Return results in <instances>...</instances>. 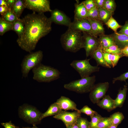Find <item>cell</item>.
I'll list each match as a JSON object with an SVG mask.
<instances>
[{"mask_svg":"<svg viewBox=\"0 0 128 128\" xmlns=\"http://www.w3.org/2000/svg\"><path fill=\"white\" fill-rule=\"evenodd\" d=\"M117 126L115 125H111L108 128H117Z\"/></svg>","mask_w":128,"mask_h":128,"instance_id":"50","label":"cell"},{"mask_svg":"<svg viewBox=\"0 0 128 128\" xmlns=\"http://www.w3.org/2000/svg\"><path fill=\"white\" fill-rule=\"evenodd\" d=\"M82 32L68 28L60 39L63 49L66 51L75 53L82 48Z\"/></svg>","mask_w":128,"mask_h":128,"instance_id":"2","label":"cell"},{"mask_svg":"<svg viewBox=\"0 0 128 128\" xmlns=\"http://www.w3.org/2000/svg\"><path fill=\"white\" fill-rule=\"evenodd\" d=\"M117 32L128 36V20L126 21L124 24L121 26L120 30Z\"/></svg>","mask_w":128,"mask_h":128,"instance_id":"40","label":"cell"},{"mask_svg":"<svg viewBox=\"0 0 128 128\" xmlns=\"http://www.w3.org/2000/svg\"><path fill=\"white\" fill-rule=\"evenodd\" d=\"M18 128H20L18 127ZM22 128H39L37 127L36 125H33V126L32 127H23Z\"/></svg>","mask_w":128,"mask_h":128,"instance_id":"49","label":"cell"},{"mask_svg":"<svg viewBox=\"0 0 128 128\" xmlns=\"http://www.w3.org/2000/svg\"><path fill=\"white\" fill-rule=\"evenodd\" d=\"M90 56L96 61L97 66L100 65L109 68H111L105 61L103 56V51L100 47L96 50Z\"/></svg>","mask_w":128,"mask_h":128,"instance_id":"18","label":"cell"},{"mask_svg":"<svg viewBox=\"0 0 128 128\" xmlns=\"http://www.w3.org/2000/svg\"><path fill=\"white\" fill-rule=\"evenodd\" d=\"M13 23L5 21L1 17L0 18V35L2 36L6 32L12 30Z\"/></svg>","mask_w":128,"mask_h":128,"instance_id":"27","label":"cell"},{"mask_svg":"<svg viewBox=\"0 0 128 128\" xmlns=\"http://www.w3.org/2000/svg\"><path fill=\"white\" fill-rule=\"evenodd\" d=\"M43 57V52L41 50L31 52L25 55L21 64L22 77H28L30 71L41 63Z\"/></svg>","mask_w":128,"mask_h":128,"instance_id":"5","label":"cell"},{"mask_svg":"<svg viewBox=\"0 0 128 128\" xmlns=\"http://www.w3.org/2000/svg\"><path fill=\"white\" fill-rule=\"evenodd\" d=\"M116 4L114 0H105L103 8L114 13L115 10Z\"/></svg>","mask_w":128,"mask_h":128,"instance_id":"31","label":"cell"},{"mask_svg":"<svg viewBox=\"0 0 128 128\" xmlns=\"http://www.w3.org/2000/svg\"><path fill=\"white\" fill-rule=\"evenodd\" d=\"M81 115V113L77 111L69 112L62 110L58 114L54 116L53 118L62 121L67 127L76 123Z\"/></svg>","mask_w":128,"mask_h":128,"instance_id":"11","label":"cell"},{"mask_svg":"<svg viewBox=\"0 0 128 128\" xmlns=\"http://www.w3.org/2000/svg\"><path fill=\"white\" fill-rule=\"evenodd\" d=\"M99 20L105 24L112 16L114 13L103 7L98 8Z\"/></svg>","mask_w":128,"mask_h":128,"instance_id":"23","label":"cell"},{"mask_svg":"<svg viewBox=\"0 0 128 128\" xmlns=\"http://www.w3.org/2000/svg\"><path fill=\"white\" fill-rule=\"evenodd\" d=\"M9 10V9L6 6H0V14L1 16H2L5 14Z\"/></svg>","mask_w":128,"mask_h":128,"instance_id":"44","label":"cell"},{"mask_svg":"<svg viewBox=\"0 0 128 128\" xmlns=\"http://www.w3.org/2000/svg\"><path fill=\"white\" fill-rule=\"evenodd\" d=\"M25 29L24 25L22 19L19 18L13 23L12 30L17 34L18 38L22 36L24 32Z\"/></svg>","mask_w":128,"mask_h":128,"instance_id":"24","label":"cell"},{"mask_svg":"<svg viewBox=\"0 0 128 128\" xmlns=\"http://www.w3.org/2000/svg\"><path fill=\"white\" fill-rule=\"evenodd\" d=\"M103 50L104 52L112 54H121V49L115 44Z\"/></svg>","mask_w":128,"mask_h":128,"instance_id":"33","label":"cell"},{"mask_svg":"<svg viewBox=\"0 0 128 128\" xmlns=\"http://www.w3.org/2000/svg\"><path fill=\"white\" fill-rule=\"evenodd\" d=\"M62 110L65 111L68 110H75L78 111L75 102L69 98L64 96H61L56 102Z\"/></svg>","mask_w":128,"mask_h":128,"instance_id":"14","label":"cell"},{"mask_svg":"<svg viewBox=\"0 0 128 128\" xmlns=\"http://www.w3.org/2000/svg\"><path fill=\"white\" fill-rule=\"evenodd\" d=\"M109 118L112 125L117 126L121 122L124 117L122 113L118 112L111 115Z\"/></svg>","mask_w":128,"mask_h":128,"instance_id":"26","label":"cell"},{"mask_svg":"<svg viewBox=\"0 0 128 128\" xmlns=\"http://www.w3.org/2000/svg\"><path fill=\"white\" fill-rule=\"evenodd\" d=\"M22 19L25 31L16 41L21 49L30 53L35 49L40 39L51 31L52 22L44 13L37 14L35 12L27 14Z\"/></svg>","mask_w":128,"mask_h":128,"instance_id":"1","label":"cell"},{"mask_svg":"<svg viewBox=\"0 0 128 128\" xmlns=\"http://www.w3.org/2000/svg\"><path fill=\"white\" fill-rule=\"evenodd\" d=\"M82 2L88 11L96 7L94 0H86Z\"/></svg>","mask_w":128,"mask_h":128,"instance_id":"37","label":"cell"},{"mask_svg":"<svg viewBox=\"0 0 128 128\" xmlns=\"http://www.w3.org/2000/svg\"><path fill=\"white\" fill-rule=\"evenodd\" d=\"M98 39L100 44L99 47L102 50L115 44L114 39L110 35H101L99 36Z\"/></svg>","mask_w":128,"mask_h":128,"instance_id":"21","label":"cell"},{"mask_svg":"<svg viewBox=\"0 0 128 128\" xmlns=\"http://www.w3.org/2000/svg\"><path fill=\"white\" fill-rule=\"evenodd\" d=\"M87 18L99 20L98 8L96 7L88 11Z\"/></svg>","mask_w":128,"mask_h":128,"instance_id":"35","label":"cell"},{"mask_svg":"<svg viewBox=\"0 0 128 128\" xmlns=\"http://www.w3.org/2000/svg\"><path fill=\"white\" fill-rule=\"evenodd\" d=\"M68 28L82 32L91 34L92 29L90 23L87 18L77 19L74 18Z\"/></svg>","mask_w":128,"mask_h":128,"instance_id":"12","label":"cell"},{"mask_svg":"<svg viewBox=\"0 0 128 128\" xmlns=\"http://www.w3.org/2000/svg\"><path fill=\"white\" fill-rule=\"evenodd\" d=\"M25 8L23 0H16L12 10L17 17L20 18L19 17Z\"/></svg>","mask_w":128,"mask_h":128,"instance_id":"25","label":"cell"},{"mask_svg":"<svg viewBox=\"0 0 128 128\" xmlns=\"http://www.w3.org/2000/svg\"><path fill=\"white\" fill-rule=\"evenodd\" d=\"M109 83L108 82H100L95 84L90 92L89 98L93 104L97 102L106 95L108 90Z\"/></svg>","mask_w":128,"mask_h":128,"instance_id":"10","label":"cell"},{"mask_svg":"<svg viewBox=\"0 0 128 128\" xmlns=\"http://www.w3.org/2000/svg\"><path fill=\"white\" fill-rule=\"evenodd\" d=\"M101 100L96 103L97 105L101 108L110 112L115 109L114 100L109 95H105Z\"/></svg>","mask_w":128,"mask_h":128,"instance_id":"15","label":"cell"},{"mask_svg":"<svg viewBox=\"0 0 128 128\" xmlns=\"http://www.w3.org/2000/svg\"><path fill=\"white\" fill-rule=\"evenodd\" d=\"M110 35L113 38L115 44L121 49L128 46V36L117 32Z\"/></svg>","mask_w":128,"mask_h":128,"instance_id":"17","label":"cell"},{"mask_svg":"<svg viewBox=\"0 0 128 128\" xmlns=\"http://www.w3.org/2000/svg\"><path fill=\"white\" fill-rule=\"evenodd\" d=\"M103 55L105 60L106 63L111 67V58L112 54L103 51Z\"/></svg>","mask_w":128,"mask_h":128,"instance_id":"41","label":"cell"},{"mask_svg":"<svg viewBox=\"0 0 128 128\" xmlns=\"http://www.w3.org/2000/svg\"><path fill=\"white\" fill-rule=\"evenodd\" d=\"M76 123L79 128H89L90 122L86 118L81 116L78 119Z\"/></svg>","mask_w":128,"mask_h":128,"instance_id":"34","label":"cell"},{"mask_svg":"<svg viewBox=\"0 0 128 128\" xmlns=\"http://www.w3.org/2000/svg\"><path fill=\"white\" fill-rule=\"evenodd\" d=\"M1 124L5 128H18V127L15 126L11 121L7 122L1 123Z\"/></svg>","mask_w":128,"mask_h":128,"instance_id":"42","label":"cell"},{"mask_svg":"<svg viewBox=\"0 0 128 128\" xmlns=\"http://www.w3.org/2000/svg\"><path fill=\"white\" fill-rule=\"evenodd\" d=\"M112 125L109 117H103L98 122L97 128H108Z\"/></svg>","mask_w":128,"mask_h":128,"instance_id":"30","label":"cell"},{"mask_svg":"<svg viewBox=\"0 0 128 128\" xmlns=\"http://www.w3.org/2000/svg\"><path fill=\"white\" fill-rule=\"evenodd\" d=\"M128 78V72L124 73L119 77L113 78L112 83L114 84L117 81L126 82V80Z\"/></svg>","mask_w":128,"mask_h":128,"instance_id":"38","label":"cell"},{"mask_svg":"<svg viewBox=\"0 0 128 128\" xmlns=\"http://www.w3.org/2000/svg\"><path fill=\"white\" fill-rule=\"evenodd\" d=\"M67 128H79L78 125L76 123H75L69 126L66 127Z\"/></svg>","mask_w":128,"mask_h":128,"instance_id":"48","label":"cell"},{"mask_svg":"<svg viewBox=\"0 0 128 128\" xmlns=\"http://www.w3.org/2000/svg\"><path fill=\"white\" fill-rule=\"evenodd\" d=\"M18 112L19 117L28 123L36 125L41 122L42 113L33 106L24 104L19 107Z\"/></svg>","mask_w":128,"mask_h":128,"instance_id":"6","label":"cell"},{"mask_svg":"<svg viewBox=\"0 0 128 128\" xmlns=\"http://www.w3.org/2000/svg\"><path fill=\"white\" fill-rule=\"evenodd\" d=\"M82 48L85 49L87 57L91 54L99 47L98 38L91 34L83 33L82 35Z\"/></svg>","mask_w":128,"mask_h":128,"instance_id":"9","label":"cell"},{"mask_svg":"<svg viewBox=\"0 0 128 128\" xmlns=\"http://www.w3.org/2000/svg\"><path fill=\"white\" fill-rule=\"evenodd\" d=\"M90 59L74 60L70 64L71 66L78 72L81 78L89 77L92 73L99 70L100 67L98 66H93L90 64Z\"/></svg>","mask_w":128,"mask_h":128,"instance_id":"7","label":"cell"},{"mask_svg":"<svg viewBox=\"0 0 128 128\" xmlns=\"http://www.w3.org/2000/svg\"><path fill=\"white\" fill-rule=\"evenodd\" d=\"M78 112L81 113H84L89 116L90 117L97 113L96 111L93 110L87 105L84 106L81 109L79 110Z\"/></svg>","mask_w":128,"mask_h":128,"instance_id":"36","label":"cell"},{"mask_svg":"<svg viewBox=\"0 0 128 128\" xmlns=\"http://www.w3.org/2000/svg\"><path fill=\"white\" fill-rule=\"evenodd\" d=\"M1 17L5 21L13 23L19 18L17 17L12 10H9L5 14Z\"/></svg>","mask_w":128,"mask_h":128,"instance_id":"28","label":"cell"},{"mask_svg":"<svg viewBox=\"0 0 128 128\" xmlns=\"http://www.w3.org/2000/svg\"><path fill=\"white\" fill-rule=\"evenodd\" d=\"M23 3L25 8L32 10L33 12L44 13L52 11L48 0H24Z\"/></svg>","mask_w":128,"mask_h":128,"instance_id":"8","label":"cell"},{"mask_svg":"<svg viewBox=\"0 0 128 128\" xmlns=\"http://www.w3.org/2000/svg\"><path fill=\"white\" fill-rule=\"evenodd\" d=\"M102 117L98 113L91 117L89 128H97L98 122Z\"/></svg>","mask_w":128,"mask_h":128,"instance_id":"32","label":"cell"},{"mask_svg":"<svg viewBox=\"0 0 128 128\" xmlns=\"http://www.w3.org/2000/svg\"><path fill=\"white\" fill-rule=\"evenodd\" d=\"M33 79L39 82H50L60 77L61 73L57 69L41 63L32 69Z\"/></svg>","mask_w":128,"mask_h":128,"instance_id":"3","label":"cell"},{"mask_svg":"<svg viewBox=\"0 0 128 128\" xmlns=\"http://www.w3.org/2000/svg\"><path fill=\"white\" fill-rule=\"evenodd\" d=\"M16 0H6L9 10L12 9Z\"/></svg>","mask_w":128,"mask_h":128,"instance_id":"45","label":"cell"},{"mask_svg":"<svg viewBox=\"0 0 128 128\" xmlns=\"http://www.w3.org/2000/svg\"><path fill=\"white\" fill-rule=\"evenodd\" d=\"M128 90L127 85H125L122 89H120L119 90L117 97L114 100L115 108L117 107L121 108L123 106L126 99Z\"/></svg>","mask_w":128,"mask_h":128,"instance_id":"20","label":"cell"},{"mask_svg":"<svg viewBox=\"0 0 128 128\" xmlns=\"http://www.w3.org/2000/svg\"><path fill=\"white\" fill-rule=\"evenodd\" d=\"M62 110L56 102H55L50 105L46 111L42 114L41 119V120L48 116H55L59 113Z\"/></svg>","mask_w":128,"mask_h":128,"instance_id":"22","label":"cell"},{"mask_svg":"<svg viewBox=\"0 0 128 128\" xmlns=\"http://www.w3.org/2000/svg\"><path fill=\"white\" fill-rule=\"evenodd\" d=\"M122 54H112L111 58L112 66L114 68L116 66L118 62L119 59L123 57Z\"/></svg>","mask_w":128,"mask_h":128,"instance_id":"39","label":"cell"},{"mask_svg":"<svg viewBox=\"0 0 128 128\" xmlns=\"http://www.w3.org/2000/svg\"><path fill=\"white\" fill-rule=\"evenodd\" d=\"M96 7L97 8L103 7L105 0H94Z\"/></svg>","mask_w":128,"mask_h":128,"instance_id":"43","label":"cell"},{"mask_svg":"<svg viewBox=\"0 0 128 128\" xmlns=\"http://www.w3.org/2000/svg\"><path fill=\"white\" fill-rule=\"evenodd\" d=\"M0 6H6L9 9L6 0H0Z\"/></svg>","mask_w":128,"mask_h":128,"instance_id":"47","label":"cell"},{"mask_svg":"<svg viewBox=\"0 0 128 128\" xmlns=\"http://www.w3.org/2000/svg\"><path fill=\"white\" fill-rule=\"evenodd\" d=\"M50 18L52 22L69 27L72 22L69 18L64 13L57 9L52 10Z\"/></svg>","mask_w":128,"mask_h":128,"instance_id":"13","label":"cell"},{"mask_svg":"<svg viewBox=\"0 0 128 128\" xmlns=\"http://www.w3.org/2000/svg\"><path fill=\"white\" fill-rule=\"evenodd\" d=\"M88 11L83 3H78L75 5L74 19H82L87 18Z\"/></svg>","mask_w":128,"mask_h":128,"instance_id":"19","label":"cell"},{"mask_svg":"<svg viewBox=\"0 0 128 128\" xmlns=\"http://www.w3.org/2000/svg\"><path fill=\"white\" fill-rule=\"evenodd\" d=\"M108 27L114 32H117V29L120 28L121 26L120 25L116 20L112 16L108 21L105 24Z\"/></svg>","mask_w":128,"mask_h":128,"instance_id":"29","label":"cell"},{"mask_svg":"<svg viewBox=\"0 0 128 128\" xmlns=\"http://www.w3.org/2000/svg\"><path fill=\"white\" fill-rule=\"evenodd\" d=\"M121 52L123 56L128 57V46L121 49Z\"/></svg>","mask_w":128,"mask_h":128,"instance_id":"46","label":"cell"},{"mask_svg":"<svg viewBox=\"0 0 128 128\" xmlns=\"http://www.w3.org/2000/svg\"><path fill=\"white\" fill-rule=\"evenodd\" d=\"M96 76L81 78L64 84V88L68 90L79 93L90 92L93 87L96 81Z\"/></svg>","mask_w":128,"mask_h":128,"instance_id":"4","label":"cell"},{"mask_svg":"<svg viewBox=\"0 0 128 128\" xmlns=\"http://www.w3.org/2000/svg\"><path fill=\"white\" fill-rule=\"evenodd\" d=\"M87 19L91 24L92 29L91 34L96 37L104 34V28L102 22L99 20Z\"/></svg>","mask_w":128,"mask_h":128,"instance_id":"16","label":"cell"}]
</instances>
